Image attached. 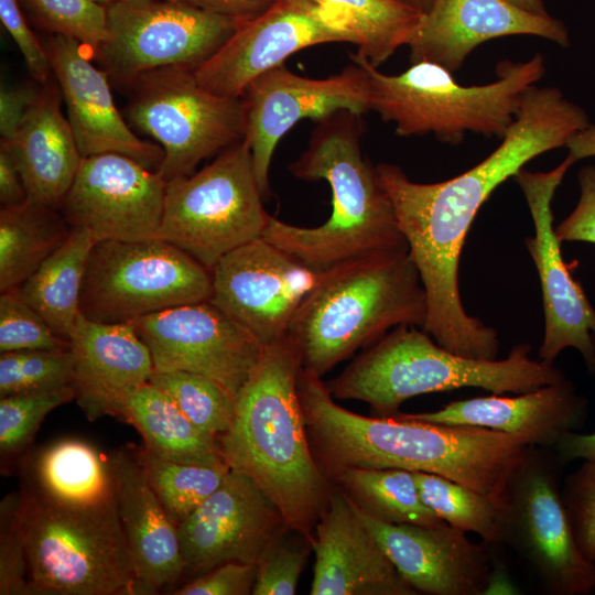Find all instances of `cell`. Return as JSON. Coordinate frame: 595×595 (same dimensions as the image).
<instances>
[{"instance_id": "14", "label": "cell", "mask_w": 595, "mask_h": 595, "mask_svg": "<svg viewBox=\"0 0 595 595\" xmlns=\"http://www.w3.org/2000/svg\"><path fill=\"white\" fill-rule=\"evenodd\" d=\"M155 371H188L219 383L232 398L258 365L263 345L210 300L131 322Z\"/></svg>"}, {"instance_id": "51", "label": "cell", "mask_w": 595, "mask_h": 595, "mask_svg": "<svg viewBox=\"0 0 595 595\" xmlns=\"http://www.w3.org/2000/svg\"><path fill=\"white\" fill-rule=\"evenodd\" d=\"M554 450L563 464L576 459H595V433L569 432L561 439Z\"/></svg>"}, {"instance_id": "23", "label": "cell", "mask_w": 595, "mask_h": 595, "mask_svg": "<svg viewBox=\"0 0 595 595\" xmlns=\"http://www.w3.org/2000/svg\"><path fill=\"white\" fill-rule=\"evenodd\" d=\"M507 35H533L569 46L565 25L507 0H433L408 45L410 63L432 62L454 73L479 44Z\"/></svg>"}, {"instance_id": "2", "label": "cell", "mask_w": 595, "mask_h": 595, "mask_svg": "<svg viewBox=\"0 0 595 595\" xmlns=\"http://www.w3.org/2000/svg\"><path fill=\"white\" fill-rule=\"evenodd\" d=\"M299 396L310 441L329 469L399 468L440 475L499 502L529 445L502 432L401 418L364 416L338 405L321 377L301 369Z\"/></svg>"}, {"instance_id": "42", "label": "cell", "mask_w": 595, "mask_h": 595, "mask_svg": "<svg viewBox=\"0 0 595 595\" xmlns=\"http://www.w3.org/2000/svg\"><path fill=\"white\" fill-rule=\"evenodd\" d=\"M28 594V562L22 491L0 502V595Z\"/></svg>"}, {"instance_id": "24", "label": "cell", "mask_w": 595, "mask_h": 595, "mask_svg": "<svg viewBox=\"0 0 595 595\" xmlns=\"http://www.w3.org/2000/svg\"><path fill=\"white\" fill-rule=\"evenodd\" d=\"M312 595H414L357 515L349 496L328 495L312 539Z\"/></svg>"}, {"instance_id": "19", "label": "cell", "mask_w": 595, "mask_h": 595, "mask_svg": "<svg viewBox=\"0 0 595 595\" xmlns=\"http://www.w3.org/2000/svg\"><path fill=\"white\" fill-rule=\"evenodd\" d=\"M166 181L133 159L102 153L82 159L60 210L72 229L95 241L155 238Z\"/></svg>"}, {"instance_id": "13", "label": "cell", "mask_w": 595, "mask_h": 595, "mask_svg": "<svg viewBox=\"0 0 595 595\" xmlns=\"http://www.w3.org/2000/svg\"><path fill=\"white\" fill-rule=\"evenodd\" d=\"M246 22L182 0H130L107 6L106 41L94 54L118 86L163 67L196 69Z\"/></svg>"}, {"instance_id": "44", "label": "cell", "mask_w": 595, "mask_h": 595, "mask_svg": "<svg viewBox=\"0 0 595 595\" xmlns=\"http://www.w3.org/2000/svg\"><path fill=\"white\" fill-rule=\"evenodd\" d=\"M307 556L306 549L279 542V537L263 551L257 563L253 595H293Z\"/></svg>"}, {"instance_id": "20", "label": "cell", "mask_w": 595, "mask_h": 595, "mask_svg": "<svg viewBox=\"0 0 595 595\" xmlns=\"http://www.w3.org/2000/svg\"><path fill=\"white\" fill-rule=\"evenodd\" d=\"M282 526L280 510L264 491L246 474L229 469L177 527L185 572L205 573L227 562L257 564Z\"/></svg>"}, {"instance_id": "50", "label": "cell", "mask_w": 595, "mask_h": 595, "mask_svg": "<svg viewBox=\"0 0 595 595\" xmlns=\"http://www.w3.org/2000/svg\"><path fill=\"white\" fill-rule=\"evenodd\" d=\"M28 201L19 166L8 145L0 142V202L15 206Z\"/></svg>"}, {"instance_id": "35", "label": "cell", "mask_w": 595, "mask_h": 595, "mask_svg": "<svg viewBox=\"0 0 595 595\" xmlns=\"http://www.w3.org/2000/svg\"><path fill=\"white\" fill-rule=\"evenodd\" d=\"M422 501L443 521L502 544V516L497 500L446 477L413 472Z\"/></svg>"}, {"instance_id": "31", "label": "cell", "mask_w": 595, "mask_h": 595, "mask_svg": "<svg viewBox=\"0 0 595 595\" xmlns=\"http://www.w3.org/2000/svg\"><path fill=\"white\" fill-rule=\"evenodd\" d=\"M93 237L72 229L67 239L18 289L62 337L68 339L80 312V294Z\"/></svg>"}, {"instance_id": "55", "label": "cell", "mask_w": 595, "mask_h": 595, "mask_svg": "<svg viewBox=\"0 0 595 595\" xmlns=\"http://www.w3.org/2000/svg\"><path fill=\"white\" fill-rule=\"evenodd\" d=\"M94 2L96 3H99L101 6H109V4H112V3H116V2H123V1H130V0H93Z\"/></svg>"}, {"instance_id": "27", "label": "cell", "mask_w": 595, "mask_h": 595, "mask_svg": "<svg viewBox=\"0 0 595 595\" xmlns=\"http://www.w3.org/2000/svg\"><path fill=\"white\" fill-rule=\"evenodd\" d=\"M116 506L132 558L137 594H154L185 572L178 529L152 490L136 452L108 456Z\"/></svg>"}, {"instance_id": "4", "label": "cell", "mask_w": 595, "mask_h": 595, "mask_svg": "<svg viewBox=\"0 0 595 595\" xmlns=\"http://www.w3.org/2000/svg\"><path fill=\"white\" fill-rule=\"evenodd\" d=\"M316 122L307 149L288 169L296 178L328 183L332 214L315 227L294 226L271 216L262 237L321 271L409 252L377 167L363 155L361 115L340 110Z\"/></svg>"}, {"instance_id": "10", "label": "cell", "mask_w": 595, "mask_h": 595, "mask_svg": "<svg viewBox=\"0 0 595 595\" xmlns=\"http://www.w3.org/2000/svg\"><path fill=\"white\" fill-rule=\"evenodd\" d=\"M212 292V271L171 242L102 240L95 242L88 258L80 312L98 323H131L210 300Z\"/></svg>"}, {"instance_id": "15", "label": "cell", "mask_w": 595, "mask_h": 595, "mask_svg": "<svg viewBox=\"0 0 595 595\" xmlns=\"http://www.w3.org/2000/svg\"><path fill=\"white\" fill-rule=\"evenodd\" d=\"M576 161L567 156L553 170L532 172L524 167L513 176L520 186L534 226L526 247L537 268L543 300L544 335L539 359L554 365L559 354L575 348L591 375L595 374V310L567 269L561 241L553 227L552 199L567 170Z\"/></svg>"}, {"instance_id": "45", "label": "cell", "mask_w": 595, "mask_h": 595, "mask_svg": "<svg viewBox=\"0 0 595 595\" xmlns=\"http://www.w3.org/2000/svg\"><path fill=\"white\" fill-rule=\"evenodd\" d=\"M257 564L227 562L217 565L182 587L174 595H248L252 594Z\"/></svg>"}, {"instance_id": "9", "label": "cell", "mask_w": 595, "mask_h": 595, "mask_svg": "<svg viewBox=\"0 0 595 595\" xmlns=\"http://www.w3.org/2000/svg\"><path fill=\"white\" fill-rule=\"evenodd\" d=\"M248 142L221 151L201 171L166 182L155 238L181 248L206 268L263 236L270 220Z\"/></svg>"}, {"instance_id": "41", "label": "cell", "mask_w": 595, "mask_h": 595, "mask_svg": "<svg viewBox=\"0 0 595 595\" xmlns=\"http://www.w3.org/2000/svg\"><path fill=\"white\" fill-rule=\"evenodd\" d=\"M47 322L19 294L18 289L0 295V353L69 348Z\"/></svg>"}, {"instance_id": "1", "label": "cell", "mask_w": 595, "mask_h": 595, "mask_svg": "<svg viewBox=\"0 0 595 595\" xmlns=\"http://www.w3.org/2000/svg\"><path fill=\"white\" fill-rule=\"evenodd\" d=\"M540 153L531 133L511 127L501 143L468 171L437 183H416L397 165H376L428 301L423 331L455 354L497 359V332L464 310L458 263L469 227L490 194Z\"/></svg>"}, {"instance_id": "5", "label": "cell", "mask_w": 595, "mask_h": 595, "mask_svg": "<svg viewBox=\"0 0 595 595\" xmlns=\"http://www.w3.org/2000/svg\"><path fill=\"white\" fill-rule=\"evenodd\" d=\"M428 301L409 252L332 269L303 300L286 335L302 368L322 377L392 327H424Z\"/></svg>"}, {"instance_id": "30", "label": "cell", "mask_w": 595, "mask_h": 595, "mask_svg": "<svg viewBox=\"0 0 595 595\" xmlns=\"http://www.w3.org/2000/svg\"><path fill=\"white\" fill-rule=\"evenodd\" d=\"M117 416L132 424L142 435L144 447L162 458L187 464H226L218 437L194 425L150 382L128 394Z\"/></svg>"}, {"instance_id": "7", "label": "cell", "mask_w": 595, "mask_h": 595, "mask_svg": "<svg viewBox=\"0 0 595 595\" xmlns=\"http://www.w3.org/2000/svg\"><path fill=\"white\" fill-rule=\"evenodd\" d=\"M369 76L371 111L392 122L401 137L433 133L439 140L459 143L466 132L502 138L526 91L545 73L540 54L526 62L504 61L497 79L463 86L453 73L432 62L412 63L397 75L380 72L366 60L350 54Z\"/></svg>"}, {"instance_id": "46", "label": "cell", "mask_w": 595, "mask_h": 595, "mask_svg": "<svg viewBox=\"0 0 595 595\" xmlns=\"http://www.w3.org/2000/svg\"><path fill=\"white\" fill-rule=\"evenodd\" d=\"M19 2L20 0H0V19L19 46L31 75L41 85H45L54 75L51 63L43 42L30 29Z\"/></svg>"}, {"instance_id": "17", "label": "cell", "mask_w": 595, "mask_h": 595, "mask_svg": "<svg viewBox=\"0 0 595 595\" xmlns=\"http://www.w3.org/2000/svg\"><path fill=\"white\" fill-rule=\"evenodd\" d=\"M332 269H312L261 237L230 251L210 270V302L264 346L286 335L300 304Z\"/></svg>"}, {"instance_id": "29", "label": "cell", "mask_w": 595, "mask_h": 595, "mask_svg": "<svg viewBox=\"0 0 595 595\" xmlns=\"http://www.w3.org/2000/svg\"><path fill=\"white\" fill-rule=\"evenodd\" d=\"M31 472L26 489L53 505L82 509L116 502L108 456L86 441L64 439L47 445Z\"/></svg>"}, {"instance_id": "28", "label": "cell", "mask_w": 595, "mask_h": 595, "mask_svg": "<svg viewBox=\"0 0 595 595\" xmlns=\"http://www.w3.org/2000/svg\"><path fill=\"white\" fill-rule=\"evenodd\" d=\"M54 84L42 85L13 138L0 142L14 155L28 201L60 209L83 156Z\"/></svg>"}, {"instance_id": "43", "label": "cell", "mask_w": 595, "mask_h": 595, "mask_svg": "<svg viewBox=\"0 0 595 595\" xmlns=\"http://www.w3.org/2000/svg\"><path fill=\"white\" fill-rule=\"evenodd\" d=\"M561 496L580 551L595 562V459L566 477Z\"/></svg>"}, {"instance_id": "36", "label": "cell", "mask_w": 595, "mask_h": 595, "mask_svg": "<svg viewBox=\"0 0 595 595\" xmlns=\"http://www.w3.org/2000/svg\"><path fill=\"white\" fill-rule=\"evenodd\" d=\"M136 453L152 490L177 527L223 484L230 469L227 464L165 459L145 447Z\"/></svg>"}, {"instance_id": "54", "label": "cell", "mask_w": 595, "mask_h": 595, "mask_svg": "<svg viewBox=\"0 0 595 595\" xmlns=\"http://www.w3.org/2000/svg\"><path fill=\"white\" fill-rule=\"evenodd\" d=\"M409 7L425 13L432 6L433 0H398Z\"/></svg>"}, {"instance_id": "53", "label": "cell", "mask_w": 595, "mask_h": 595, "mask_svg": "<svg viewBox=\"0 0 595 595\" xmlns=\"http://www.w3.org/2000/svg\"><path fill=\"white\" fill-rule=\"evenodd\" d=\"M507 1L533 13L548 14L542 0H507Z\"/></svg>"}, {"instance_id": "33", "label": "cell", "mask_w": 595, "mask_h": 595, "mask_svg": "<svg viewBox=\"0 0 595 595\" xmlns=\"http://www.w3.org/2000/svg\"><path fill=\"white\" fill-rule=\"evenodd\" d=\"M355 36L357 56L378 67L409 45L422 12L398 0H314Z\"/></svg>"}, {"instance_id": "22", "label": "cell", "mask_w": 595, "mask_h": 595, "mask_svg": "<svg viewBox=\"0 0 595 595\" xmlns=\"http://www.w3.org/2000/svg\"><path fill=\"white\" fill-rule=\"evenodd\" d=\"M43 44L82 156L118 153L148 169L159 166L163 149L138 138L129 128L115 105L108 74L93 65L89 48L55 34Z\"/></svg>"}, {"instance_id": "48", "label": "cell", "mask_w": 595, "mask_h": 595, "mask_svg": "<svg viewBox=\"0 0 595 595\" xmlns=\"http://www.w3.org/2000/svg\"><path fill=\"white\" fill-rule=\"evenodd\" d=\"M37 93L39 89L30 86L1 89L0 133L2 141H9L13 138Z\"/></svg>"}, {"instance_id": "16", "label": "cell", "mask_w": 595, "mask_h": 595, "mask_svg": "<svg viewBox=\"0 0 595 595\" xmlns=\"http://www.w3.org/2000/svg\"><path fill=\"white\" fill-rule=\"evenodd\" d=\"M245 136L261 192L269 193L272 156L279 141L302 119L318 121L340 110L371 111L369 76L353 61L327 78L300 76L281 64L255 78L242 94Z\"/></svg>"}, {"instance_id": "8", "label": "cell", "mask_w": 595, "mask_h": 595, "mask_svg": "<svg viewBox=\"0 0 595 595\" xmlns=\"http://www.w3.org/2000/svg\"><path fill=\"white\" fill-rule=\"evenodd\" d=\"M28 594H137L132 558L116 502L53 505L22 490Z\"/></svg>"}, {"instance_id": "47", "label": "cell", "mask_w": 595, "mask_h": 595, "mask_svg": "<svg viewBox=\"0 0 595 595\" xmlns=\"http://www.w3.org/2000/svg\"><path fill=\"white\" fill-rule=\"evenodd\" d=\"M580 198L574 210L555 228L559 240L595 244V166H583L577 174Z\"/></svg>"}, {"instance_id": "37", "label": "cell", "mask_w": 595, "mask_h": 595, "mask_svg": "<svg viewBox=\"0 0 595 595\" xmlns=\"http://www.w3.org/2000/svg\"><path fill=\"white\" fill-rule=\"evenodd\" d=\"M149 382L162 390L198 429L219 437L234 419L235 398L219 383L188 371H153Z\"/></svg>"}, {"instance_id": "21", "label": "cell", "mask_w": 595, "mask_h": 595, "mask_svg": "<svg viewBox=\"0 0 595 595\" xmlns=\"http://www.w3.org/2000/svg\"><path fill=\"white\" fill-rule=\"evenodd\" d=\"M353 505L398 573L416 593L480 595L491 585L495 571L490 554L472 542L466 532L445 521L431 526L388 523Z\"/></svg>"}, {"instance_id": "18", "label": "cell", "mask_w": 595, "mask_h": 595, "mask_svg": "<svg viewBox=\"0 0 595 595\" xmlns=\"http://www.w3.org/2000/svg\"><path fill=\"white\" fill-rule=\"evenodd\" d=\"M333 42L356 45L355 36L314 0H279L246 22L194 73L208 90L241 97L261 74L303 48Z\"/></svg>"}, {"instance_id": "25", "label": "cell", "mask_w": 595, "mask_h": 595, "mask_svg": "<svg viewBox=\"0 0 595 595\" xmlns=\"http://www.w3.org/2000/svg\"><path fill=\"white\" fill-rule=\"evenodd\" d=\"M75 400L89 421L117 415L130 392L154 371L150 349L132 323L76 321L69 337Z\"/></svg>"}, {"instance_id": "38", "label": "cell", "mask_w": 595, "mask_h": 595, "mask_svg": "<svg viewBox=\"0 0 595 595\" xmlns=\"http://www.w3.org/2000/svg\"><path fill=\"white\" fill-rule=\"evenodd\" d=\"M69 348L1 353L0 397L72 386Z\"/></svg>"}, {"instance_id": "52", "label": "cell", "mask_w": 595, "mask_h": 595, "mask_svg": "<svg viewBox=\"0 0 595 595\" xmlns=\"http://www.w3.org/2000/svg\"><path fill=\"white\" fill-rule=\"evenodd\" d=\"M569 154L577 162L595 156V126L589 125L575 133L565 145Z\"/></svg>"}, {"instance_id": "34", "label": "cell", "mask_w": 595, "mask_h": 595, "mask_svg": "<svg viewBox=\"0 0 595 595\" xmlns=\"http://www.w3.org/2000/svg\"><path fill=\"white\" fill-rule=\"evenodd\" d=\"M350 499L388 523L442 522L421 499L413 472L399 468H345L337 473Z\"/></svg>"}, {"instance_id": "32", "label": "cell", "mask_w": 595, "mask_h": 595, "mask_svg": "<svg viewBox=\"0 0 595 595\" xmlns=\"http://www.w3.org/2000/svg\"><path fill=\"white\" fill-rule=\"evenodd\" d=\"M72 231L58 208L30 201L0 210V291L19 288Z\"/></svg>"}, {"instance_id": "39", "label": "cell", "mask_w": 595, "mask_h": 595, "mask_svg": "<svg viewBox=\"0 0 595 595\" xmlns=\"http://www.w3.org/2000/svg\"><path fill=\"white\" fill-rule=\"evenodd\" d=\"M73 399L72 386L0 397L1 456L21 453L31 443L43 419Z\"/></svg>"}, {"instance_id": "11", "label": "cell", "mask_w": 595, "mask_h": 595, "mask_svg": "<svg viewBox=\"0 0 595 595\" xmlns=\"http://www.w3.org/2000/svg\"><path fill=\"white\" fill-rule=\"evenodd\" d=\"M130 122L163 149L158 172L169 182L193 173L203 160L245 136L242 97L213 93L194 69L170 66L145 73L126 88Z\"/></svg>"}, {"instance_id": "6", "label": "cell", "mask_w": 595, "mask_h": 595, "mask_svg": "<svg viewBox=\"0 0 595 595\" xmlns=\"http://www.w3.org/2000/svg\"><path fill=\"white\" fill-rule=\"evenodd\" d=\"M518 344L505 359L465 357L440 346L416 326L401 325L360 354L326 387L333 398L369 403L390 416L405 400L432 392L480 388L523 393L565 379L554 365L530 357Z\"/></svg>"}, {"instance_id": "26", "label": "cell", "mask_w": 595, "mask_h": 595, "mask_svg": "<svg viewBox=\"0 0 595 595\" xmlns=\"http://www.w3.org/2000/svg\"><path fill=\"white\" fill-rule=\"evenodd\" d=\"M587 400L566 378L513 397L495 394L457 400L423 413L394 414L446 425L485 428L522 440L529 446L555 447L585 419Z\"/></svg>"}, {"instance_id": "49", "label": "cell", "mask_w": 595, "mask_h": 595, "mask_svg": "<svg viewBox=\"0 0 595 595\" xmlns=\"http://www.w3.org/2000/svg\"><path fill=\"white\" fill-rule=\"evenodd\" d=\"M205 11L248 22L279 0H182Z\"/></svg>"}, {"instance_id": "3", "label": "cell", "mask_w": 595, "mask_h": 595, "mask_svg": "<svg viewBox=\"0 0 595 595\" xmlns=\"http://www.w3.org/2000/svg\"><path fill=\"white\" fill-rule=\"evenodd\" d=\"M301 369L288 335L264 345L218 443L227 466L249 476L288 527L309 534L331 491L310 446L298 388Z\"/></svg>"}, {"instance_id": "40", "label": "cell", "mask_w": 595, "mask_h": 595, "mask_svg": "<svg viewBox=\"0 0 595 595\" xmlns=\"http://www.w3.org/2000/svg\"><path fill=\"white\" fill-rule=\"evenodd\" d=\"M20 1L42 29L78 41L93 56L107 39V7L93 0Z\"/></svg>"}, {"instance_id": "12", "label": "cell", "mask_w": 595, "mask_h": 595, "mask_svg": "<svg viewBox=\"0 0 595 595\" xmlns=\"http://www.w3.org/2000/svg\"><path fill=\"white\" fill-rule=\"evenodd\" d=\"M563 465L548 448L528 447L499 499L502 544L528 563L547 593L587 595L595 562L582 554L571 529L561 496Z\"/></svg>"}]
</instances>
